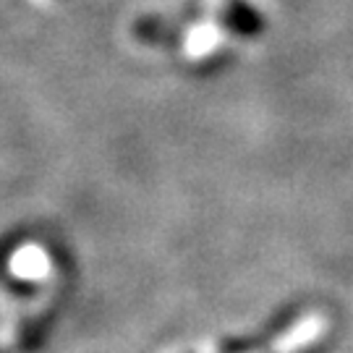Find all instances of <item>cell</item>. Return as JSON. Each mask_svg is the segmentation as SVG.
<instances>
[{
  "instance_id": "1",
  "label": "cell",
  "mask_w": 353,
  "mask_h": 353,
  "mask_svg": "<svg viewBox=\"0 0 353 353\" xmlns=\"http://www.w3.org/2000/svg\"><path fill=\"white\" fill-rule=\"evenodd\" d=\"M8 270H11V275H16L19 280H26V283L45 280L52 270L50 254L37 243H24L11 254Z\"/></svg>"
},
{
  "instance_id": "2",
  "label": "cell",
  "mask_w": 353,
  "mask_h": 353,
  "mask_svg": "<svg viewBox=\"0 0 353 353\" xmlns=\"http://www.w3.org/2000/svg\"><path fill=\"white\" fill-rule=\"evenodd\" d=\"M214 42H217V32H214V29H210V26H202V29L191 32L189 52L194 55V58H199V55H207V52L212 50Z\"/></svg>"
}]
</instances>
